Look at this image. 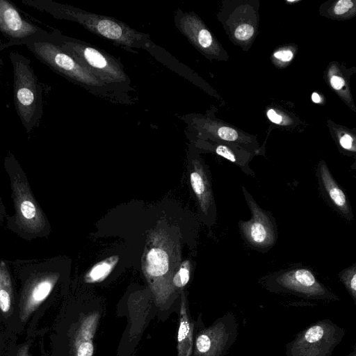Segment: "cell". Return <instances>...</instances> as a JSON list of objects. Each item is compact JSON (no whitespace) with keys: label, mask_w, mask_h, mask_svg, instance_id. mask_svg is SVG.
<instances>
[{"label":"cell","mask_w":356,"mask_h":356,"mask_svg":"<svg viewBox=\"0 0 356 356\" xmlns=\"http://www.w3.org/2000/svg\"><path fill=\"white\" fill-rule=\"evenodd\" d=\"M4 166L10 177L15 208V214L6 218L7 227L27 240L47 237L49 232L47 218L33 195L26 174L12 154L5 158Z\"/></svg>","instance_id":"cell-1"},{"label":"cell","mask_w":356,"mask_h":356,"mask_svg":"<svg viewBox=\"0 0 356 356\" xmlns=\"http://www.w3.org/2000/svg\"><path fill=\"white\" fill-rule=\"evenodd\" d=\"M26 6L51 15L57 19L78 22L91 32L129 47L142 46L144 35L115 19L59 3L51 0H21Z\"/></svg>","instance_id":"cell-2"},{"label":"cell","mask_w":356,"mask_h":356,"mask_svg":"<svg viewBox=\"0 0 356 356\" xmlns=\"http://www.w3.org/2000/svg\"><path fill=\"white\" fill-rule=\"evenodd\" d=\"M9 58L13 66L15 110L29 133L38 126L43 114L42 88L28 58L15 51L10 53Z\"/></svg>","instance_id":"cell-3"},{"label":"cell","mask_w":356,"mask_h":356,"mask_svg":"<svg viewBox=\"0 0 356 356\" xmlns=\"http://www.w3.org/2000/svg\"><path fill=\"white\" fill-rule=\"evenodd\" d=\"M24 45L42 63L69 80L88 88L105 86L104 82L61 49L51 38V33L47 37L30 40Z\"/></svg>","instance_id":"cell-4"},{"label":"cell","mask_w":356,"mask_h":356,"mask_svg":"<svg viewBox=\"0 0 356 356\" xmlns=\"http://www.w3.org/2000/svg\"><path fill=\"white\" fill-rule=\"evenodd\" d=\"M51 38L80 65L105 83H124L127 76L119 63L98 49L77 39L51 33Z\"/></svg>","instance_id":"cell-5"},{"label":"cell","mask_w":356,"mask_h":356,"mask_svg":"<svg viewBox=\"0 0 356 356\" xmlns=\"http://www.w3.org/2000/svg\"><path fill=\"white\" fill-rule=\"evenodd\" d=\"M346 335V330L328 318L318 321L299 332L286 343V356H332Z\"/></svg>","instance_id":"cell-6"},{"label":"cell","mask_w":356,"mask_h":356,"mask_svg":"<svg viewBox=\"0 0 356 356\" xmlns=\"http://www.w3.org/2000/svg\"><path fill=\"white\" fill-rule=\"evenodd\" d=\"M264 286L271 292L290 293L307 300L329 302L339 299L307 268H298L280 271L266 278Z\"/></svg>","instance_id":"cell-7"},{"label":"cell","mask_w":356,"mask_h":356,"mask_svg":"<svg viewBox=\"0 0 356 356\" xmlns=\"http://www.w3.org/2000/svg\"><path fill=\"white\" fill-rule=\"evenodd\" d=\"M235 315L227 312L193 337V356H225L238 335Z\"/></svg>","instance_id":"cell-8"},{"label":"cell","mask_w":356,"mask_h":356,"mask_svg":"<svg viewBox=\"0 0 356 356\" xmlns=\"http://www.w3.org/2000/svg\"><path fill=\"white\" fill-rule=\"evenodd\" d=\"M245 200L251 212L248 221L240 220L238 227L245 242L259 251L272 248L277 238V228L270 213L261 209L252 196L242 186Z\"/></svg>","instance_id":"cell-9"},{"label":"cell","mask_w":356,"mask_h":356,"mask_svg":"<svg viewBox=\"0 0 356 356\" xmlns=\"http://www.w3.org/2000/svg\"><path fill=\"white\" fill-rule=\"evenodd\" d=\"M0 33L8 39L0 46V50L13 45H24L51 33L26 19L17 7L7 0H0Z\"/></svg>","instance_id":"cell-10"},{"label":"cell","mask_w":356,"mask_h":356,"mask_svg":"<svg viewBox=\"0 0 356 356\" xmlns=\"http://www.w3.org/2000/svg\"><path fill=\"white\" fill-rule=\"evenodd\" d=\"M170 257L161 247H152L145 254L143 270L160 305L165 304L172 293L168 280Z\"/></svg>","instance_id":"cell-11"},{"label":"cell","mask_w":356,"mask_h":356,"mask_svg":"<svg viewBox=\"0 0 356 356\" xmlns=\"http://www.w3.org/2000/svg\"><path fill=\"white\" fill-rule=\"evenodd\" d=\"M190 183L202 214L209 218L210 222H214L216 208L211 182L205 169L197 160L193 161V169L190 172Z\"/></svg>","instance_id":"cell-12"},{"label":"cell","mask_w":356,"mask_h":356,"mask_svg":"<svg viewBox=\"0 0 356 356\" xmlns=\"http://www.w3.org/2000/svg\"><path fill=\"white\" fill-rule=\"evenodd\" d=\"M316 176L321 192L328 202L346 218L351 220L353 214L349 201L323 161L318 165Z\"/></svg>","instance_id":"cell-13"},{"label":"cell","mask_w":356,"mask_h":356,"mask_svg":"<svg viewBox=\"0 0 356 356\" xmlns=\"http://www.w3.org/2000/svg\"><path fill=\"white\" fill-rule=\"evenodd\" d=\"M17 295L11 274L6 264L0 260V326L10 331L15 312Z\"/></svg>","instance_id":"cell-14"},{"label":"cell","mask_w":356,"mask_h":356,"mask_svg":"<svg viewBox=\"0 0 356 356\" xmlns=\"http://www.w3.org/2000/svg\"><path fill=\"white\" fill-rule=\"evenodd\" d=\"M177 22L179 29L194 45L207 52L213 49L214 42L211 33L195 16L181 13Z\"/></svg>","instance_id":"cell-15"},{"label":"cell","mask_w":356,"mask_h":356,"mask_svg":"<svg viewBox=\"0 0 356 356\" xmlns=\"http://www.w3.org/2000/svg\"><path fill=\"white\" fill-rule=\"evenodd\" d=\"M193 323L188 312L186 300L182 293L177 332V355L191 356L193 348Z\"/></svg>","instance_id":"cell-16"},{"label":"cell","mask_w":356,"mask_h":356,"mask_svg":"<svg viewBox=\"0 0 356 356\" xmlns=\"http://www.w3.org/2000/svg\"><path fill=\"white\" fill-rule=\"evenodd\" d=\"M36 334L26 335L24 341L20 342L19 334L1 330L0 332V356H33L30 347Z\"/></svg>","instance_id":"cell-17"},{"label":"cell","mask_w":356,"mask_h":356,"mask_svg":"<svg viewBox=\"0 0 356 356\" xmlns=\"http://www.w3.org/2000/svg\"><path fill=\"white\" fill-rule=\"evenodd\" d=\"M119 261V256L113 255L95 264L86 274L84 280L88 283L103 281L112 272Z\"/></svg>","instance_id":"cell-18"},{"label":"cell","mask_w":356,"mask_h":356,"mask_svg":"<svg viewBox=\"0 0 356 356\" xmlns=\"http://www.w3.org/2000/svg\"><path fill=\"white\" fill-rule=\"evenodd\" d=\"M339 277L343 283L349 295L352 298L355 305H356V266L343 270L339 274Z\"/></svg>","instance_id":"cell-19"},{"label":"cell","mask_w":356,"mask_h":356,"mask_svg":"<svg viewBox=\"0 0 356 356\" xmlns=\"http://www.w3.org/2000/svg\"><path fill=\"white\" fill-rule=\"evenodd\" d=\"M191 263L184 261L172 279V284L178 289L185 286L190 280Z\"/></svg>","instance_id":"cell-20"},{"label":"cell","mask_w":356,"mask_h":356,"mask_svg":"<svg viewBox=\"0 0 356 356\" xmlns=\"http://www.w3.org/2000/svg\"><path fill=\"white\" fill-rule=\"evenodd\" d=\"M254 32V27L248 24L239 25L234 31V36L239 40H247L252 38Z\"/></svg>","instance_id":"cell-21"},{"label":"cell","mask_w":356,"mask_h":356,"mask_svg":"<svg viewBox=\"0 0 356 356\" xmlns=\"http://www.w3.org/2000/svg\"><path fill=\"white\" fill-rule=\"evenodd\" d=\"M218 136L227 141H236L238 138L237 131L228 127H220L217 131Z\"/></svg>","instance_id":"cell-22"},{"label":"cell","mask_w":356,"mask_h":356,"mask_svg":"<svg viewBox=\"0 0 356 356\" xmlns=\"http://www.w3.org/2000/svg\"><path fill=\"white\" fill-rule=\"evenodd\" d=\"M353 6V3L350 0H340L337 2L334 7V13L336 15H341L348 11Z\"/></svg>","instance_id":"cell-23"},{"label":"cell","mask_w":356,"mask_h":356,"mask_svg":"<svg viewBox=\"0 0 356 356\" xmlns=\"http://www.w3.org/2000/svg\"><path fill=\"white\" fill-rule=\"evenodd\" d=\"M273 56L277 59L283 62H289L293 58V53L289 49L280 50L275 51Z\"/></svg>","instance_id":"cell-24"},{"label":"cell","mask_w":356,"mask_h":356,"mask_svg":"<svg viewBox=\"0 0 356 356\" xmlns=\"http://www.w3.org/2000/svg\"><path fill=\"white\" fill-rule=\"evenodd\" d=\"M353 143V138L347 134H343L339 139V143L341 146L346 149H352Z\"/></svg>","instance_id":"cell-25"},{"label":"cell","mask_w":356,"mask_h":356,"mask_svg":"<svg viewBox=\"0 0 356 356\" xmlns=\"http://www.w3.org/2000/svg\"><path fill=\"white\" fill-rule=\"evenodd\" d=\"M330 84L333 88L340 90L344 86L345 81L341 77L334 75L330 79Z\"/></svg>","instance_id":"cell-26"},{"label":"cell","mask_w":356,"mask_h":356,"mask_svg":"<svg viewBox=\"0 0 356 356\" xmlns=\"http://www.w3.org/2000/svg\"><path fill=\"white\" fill-rule=\"evenodd\" d=\"M267 116L271 122L275 124H280L282 121V116L277 114L275 111L273 109H269L267 111Z\"/></svg>","instance_id":"cell-27"},{"label":"cell","mask_w":356,"mask_h":356,"mask_svg":"<svg viewBox=\"0 0 356 356\" xmlns=\"http://www.w3.org/2000/svg\"><path fill=\"white\" fill-rule=\"evenodd\" d=\"M5 216H6V208L0 197V222H3Z\"/></svg>","instance_id":"cell-28"},{"label":"cell","mask_w":356,"mask_h":356,"mask_svg":"<svg viewBox=\"0 0 356 356\" xmlns=\"http://www.w3.org/2000/svg\"><path fill=\"white\" fill-rule=\"evenodd\" d=\"M312 99L314 103H319L321 102V97L316 92H313L312 95Z\"/></svg>","instance_id":"cell-29"},{"label":"cell","mask_w":356,"mask_h":356,"mask_svg":"<svg viewBox=\"0 0 356 356\" xmlns=\"http://www.w3.org/2000/svg\"><path fill=\"white\" fill-rule=\"evenodd\" d=\"M348 356H356V348L354 347L353 350Z\"/></svg>","instance_id":"cell-30"}]
</instances>
